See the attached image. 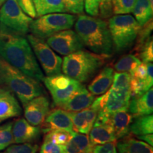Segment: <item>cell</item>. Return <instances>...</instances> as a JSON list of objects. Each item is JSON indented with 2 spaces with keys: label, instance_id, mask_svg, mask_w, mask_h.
<instances>
[{
  "label": "cell",
  "instance_id": "44dd1931",
  "mask_svg": "<svg viewBox=\"0 0 153 153\" xmlns=\"http://www.w3.org/2000/svg\"><path fill=\"white\" fill-rule=\"evenodd\" d=\"M89 132V140L93 145H102L107 143L116 142L114 128L108 124L93 125Z\"/></svg>",
  "mask_w": 153,
  "mask_h": 153
},
{
  "label": "cell",
  "instance_id": "d6a6232c",
  "mask_svg": "<svg viewBox=\"0 0 153 153\" xmlns=\"http://www.w3.org/2000/svg\"><path fill=\"white\" fill-rule=\"evenodd\" d=\"M65 12L73 14H81L83 13L85 4L84 0H62Z\"/></svg>",
  "mask_w": 153,
  "mask_h": 153
},
{
  "label": "cell",
  "instance_id": "4316f807",
  "mask_svg": "<svg viewBox=\"0 0 153 153\" xmlns=\"http://www.w3.org/2000/svg\"><path fill=\"white\" fill-rule=\"evenodd\" d=\"M14 122L10 121L0 126V151H2L14 143L12 133Z\"/></svg>",
  "mask_w": 153,
  "mask_h": 153
},
{
  "label": "cell",
  "instance_id": "5bb4252c",
  "mask_svg": "<svg viewBox=\"0 0 153 153\" xmlns=\"http://www.w3.org/2000/svg\"><path fill=\"white\" fill-rule=\"evenodd\" d=\"M41 132L40 126L31 125L24 118H18L13 123V136L16 144L31 143L39 137Z\"/></svg>",
  "mask_w": 153,
  "mask_h": 153
},
{
  "label": "cell",
  "instance_id": "7a4b0ae2",
  "mask_svg": "<svg viewBox=\"0 0 153 153\" xmlns=\"http://www.w3.org/2000/svg\"><path fill=\"white\" fill-rule=\"evenodd\" d=\"M74 31L84 47L93 53L109 57L114 45L108 23L97 16L80 14L74 23Z\"/></svg>",
  "mask_w": 153,
  "mask_h": 153
},
{
  "label": "cell",
  "instance_id": "ba28073f",
  "mask_svg": "<svg viewBox=\"0 0 153 153\" xmlns=\"http://www.w3.org/2000/svg\"><path fill=\"white\" fill-rule=\"evenodd\" d=\"M34 55L47 76L57 75L62 73V59L54 52L44 39L33 34L27 36Z\"/></svg>",
  "mask_w": 153,
  "mask_h": 153
},
{
  "label": "cell",
  "instance_id": "60d3db41",
  "mask_svg": "<svg viewBox=\"0 0 153 153\" xmlns=\"http://www.w3.org/2000/svg\"><path fill=\"white\" fill-rule=\"evenodd\" d=\"M147 75V63L141 62L137 66V68L134 70V72L131 74V76H133L137 77V79L144 81Z\"/></svg>",
  "mask_w": 153,
  "mask_h": 153
},
{
  "label": "cell",
  "instance_id": "b9f144b4",
  "mask_svg": "<svg viewBox=\"0 0 153 153\" xmlns=\"http://www.w3.org/2000/svg\"><path fill=\"white\" fill-rule=\"evenodd\" d=\"M137 138L140 140L143 141V142L148 143V145H150V146L153 145V135L152 133L150 134H145V135H137Z\"/></svg>",
  "mask_w": 153,
  "mask_h": 153
},
{
  "label": "cell",
  "instance_id": "ee69618b",
  "mask_svg": "<svg viewBox=\"0 0 153 153\" xmlns=\"http://www.w3.org/2000/svg\"><path fill=\"white\" fill-rule=\"evenodd\" d=\"M6 1H7V0H0V8H1V7L3 5V4Z\"/></svg>",
  "mask_w": 153,
  "mask_h": 153
},
{
  "label": "cell",
  "instance_id": "ab89813d",
  "mask_svg": "<svg viewBox=\"0 0 153 153\" xmlns=\"http://www.w3.org/2000/svg\"><path fill=\"white\" fill-rule=\"evenodd\" d=\"M153 85V65L152 62H147V75L143 81V91L145 92L150 88L152 87Z\"/></svg>",
  "mask_w": 153,
  "mask_h": 153
},
{
  "label": "cell",
  "instance_id": "f35d334b",
  "mask_svg": "<svg viewBox=\"0 0 153 153\" xmlns=\"http://www.w3.org/2000/svg\"><path fill=\"white\" fill-rule=\"evenodd\" d=\"M84 4L86 12L89 16H99V0H84Z\"/></svg>",
  "mask_w": 153,
  "mask_h": 153
},
{
  "label": "cell",
  "instance_id": "7c38bea8",
  "mask_svg": "<svg viewBox=\"0 0 153 153\" xmlns=\"http://www.w3.org/2000/svg\"><path fill=\"white\" fill-rule=\"evenodd\" d=\"M24 107L25 119L31 125L39 126L49 114L50 101L47 97L41 95L31 99Z\"/></svg>",
  "mask_w": 153,
  "mask_h": 153
},
{
  "label": "cell",
  "instance_id": "f546056e",
  "mask_svg": "<svg viewBox=\"0 0 153 153\" xmlns=\"http://www.w3.org/2000/svg\"><path fill=\"white\" fill-rule=\"evenodd\" d=\"M130 82L131 74L128 72H116L114 74V79L111 88L114 90L130 89Z\"/></svg>",
  "mask_w": 153,
  "mask_h": 153
},
{
  "label": "cell",
  "instance_id": "8d00e7d4",
  "mask_svg": "<svg viewBox=\"0 0 153 153\" xmlns=\"http://www.w3.org/2000/svg\"><path fill=\"white\" fill-rule=\"evenodd\" d=\"M99 15L103 19L112 16V0H99Z\"/></svg>",
  "mask_w": 153,
  "mask_h": 153
},
{
  "label": "cell",
  "instance_id": "6da1fadb",
  "mask_svg": "<svg viewBox=\"0 0 153 153\" xmlns=\"http://www.w3.org/2000/svg\"><path fill=\"white\" fill-rule=\"evenodd\" d=\"M0 58L26 75L43 81L45 76L29 42L24 36L0 30Z\"/></svg>",
  "mask_w": 153,
  "mask_h": 153
},
{
  "label": "cell",
  "instance_id": "5b68a950",
  "mask_svg": "<svg viewBox=\"0 0 153 153\" xmlns=\"http://www.w3.org/2000/svg\"><path fill=\"white\" fill-rule=\"evenodd\" d=\"M111 36L116 52L121 53L133 46L140 26L130 14L115 15L108 22Z\"/></svg>",
  "mask_w": 153,
  "mask_h": 153
},
{
  "label": "cell",
  "instance_id": "603a6c76",
  "mask_svg": "<svg viewBox=\"0 0 153 153\" xmlns=\"http://www.w3.org/2000/svg\"><path fill=\"white\" fill-rule=\"evenodd\" d=\"M132 12L140 26H143L152 19V0H136Z\"/></svg>",
  "mask_w": 153,
  "mask_h": 153
},
{
  "label": "cell",
  "instance_id": "52a82bcc",
  "mask_svg": "<svg viewBox=\"0 0 153 153\" xmlns=\"http://www.w3.org/2000/svg\"><path fill=\"white\" fill-rule=\"evenodd\" d=\"M32 21L16 0H7L0 8V30L24 36L29 31Z\"/></svg>",
  "mask_w": 153,
  "mask_h": 153
},
{
  "label": "cell",
  "instance_id": "1f68e13d",
  "mask_svg": "<svg viewBox=\"0 0 153 153\" xmlns=\"http://www.w3.org/2000/svg\"><path fill=\"white\" fill-rule=\"evenodd\" d=\"M137 57L143 62H152L153 60L152 38H150L136 52Z\"/></svg>",
  "mask_w": 153,
  "mask_h": 153
},
{
  "label": "cell",
  "instance_id": "e0dca14e",
  "mask_svg": "<svg viewBox=\"0 0 153 153\" xmlns=\"http://www.w3.org/2000/svg\"><path fill=\"white\" fill-rule=\"evenodd\" d=\"M95 100L94 95L83 87L60 107L68 112H77L89 108Z\"/></svg>",
  "mask_w": 153,
  "mask_h": 153
},
{
  "label": "cell",
  "instance_id": "277c9868",
  "mask_svg": "<svg viewBox=\"0 0 153 153\" xmlns=\"http://www.w3.org/2000/svg\"><path fill=\"white\" fill-rule=\"evenodd\" d=\"M105 57L107 56L81 49L64 57L62 71L81 83L87 82L104 65Z\"/></svg>",
  "mask_w": 153,
  "mask_h": 153
},
{
  "label": "cell",
  "instance_id": "f6af8a7d",
  "mask_svg": "<svg viewBox=\"0 0 153 153\" xmlns=\"http://www.w3.org/2000/svg\"><path fill=\"white\" fill-rule=\"evenodd\" d=\"M0 86H1V84H0Z\"/></svg>",
  "mask_w": 153,
  "mask_h": 153
},
{
  "label": "cell",
  "instance_id": "cb8c5ba5",
  "mask_svg": "<svg viewBox=\"0 0 153 153\" xmlns=\"http://www.w3.org/2000/svg\"><path fill=\"white\" fill-rule=\"evenodd\" d=\"M129 133L135 135H142L153 133V116L143 115L134 117L130 126Z\"/></svg>",
  "mask_w": 153,
  "mask_h": 153
},
{
  "label": "cell",
  "instance_id": "7bdbcfd3",
  "mask_svg": "<svg viewBox=\"0 0 153 153\" xmlns=\"http://www.w3.org/2000/svg\"><path fill=\"white\" fill-rule=\"evenodd\" d=\"M11 93H13V92H11V91L9 90L7 87H4V86L0 87V99L3 98V97H6V96L10 94Z\"/></svg>",
  "mask_w": 153,
  "mask_h": 153
},
{
  "label": "cell",
  "instance_id": "2e32d148",
  "mask_svg": "<svg viewBox=\"0 0 153 153\" xmlns=\"http://www.w3.org/2000/svg\"><path fill=\"white\" fill-rule=\"evenodd\" d=\"M97 110L91 107L80 111L70 112L73 125V131L85 135L89 134L97 118Z\"/></svg>",
  "mask_w": 153,
  "mask_h": 153
},
{
  "label": "cell",
  "instance_id": "3957f363",
  "mask_svg": "<svg viewBox=\"0 0 153 153\" xmlns=\"http://www.w3.org/2000/svg\"><path fill=\"white\" fill-rule=\"evenodd\" d=\"M0 84L16 94L23 106L31 99L45 94L41 82L26 75L1 58Z\"/></svg>",
  "mask_w": 153,
  "mask_h": 153
},
{
  "label": "cell",
  "instance_id": "484cf974",
  "mask_svg": "<svg viewBox=\"0 0 153 153\" xmlns=\"http://www.w3.org/2000/svg\"><path fill=\"white\" fill-rule=\"evenodd\" d=\"M141 62V60L135 55H126L116 62L114 69L116 72H128L131 74Z\"/></svg>",
  "mask_w": 153,
  "mask_h": 153
},
{
  "label": "cell",
  "instance_id": "8fae6325",
  "mask_svg": "<svg viewBox=\"0 0 153 153\" xmlns=\"http://www.w3.org/2000/svg\"><path fill=\"white\" fill-rule=\"evenodd\" d=\"M46 43L53 51L62 55H68L83 49L84 45L74 30L67 29L53 34Z\"/></svg>",
  "mask_w": 153,
  "mask_h": 153
},
{
  "label": "cell",
  "instance_id": "ffe728a7",
  "mask_svg": "<svg viewBox=\"0 0 153 153\" xmlns=\"http://www.w3.org/2000/svg\"><path fill=\"white\" fill-rule=\"evenodd\" d=\"M120 139L116 144L118 153H153L152 146L142 140L128 135Z\"/></svg>",
  "mask_w": 153,
  "mask_h": 153
},
{
  "label": "cell",
  "instance_id": "8992f818",
  "mask_svg": "<svg viewBox=\"0 0 153 153\" xmlns=\"http://www.w3.org/2000/svg\"><path fill=\"white\" fill-rule=\"evenodd\" d=\"M76 19L74 15L64 13L45 14L32 21L29 31L36 37L46 39L53 34L71 28Z\"/></svg>",
  "mask_w": 153,
  "mask_h": 153
},
{
  "label": "cell",
  "instance_id": "4fadbf2b",
  "mask_svg": "<svg viewBox=\"0 0 153 153\" xmlns=\"http://www.w3.org/2000/svg\"><path fill=\"white\" fill-rule=\"evenodd\" d=\"M41 128L45 133L54 130H61L72 133L74 131L70 112L62 108L53 110L48 114Z\"/></svg>",
  "mask_w": 153,
  "mask_h": 153
},
{
  "label": "cell",
  "instance_id": "e575fe53",
  "mask_svg": "<svg viewBox=\"0 0 153 153\" xmlns=\"http://www.w3.org/2000/svg\"><path fill=\"white\" fill-rule=\"evenodd\" d=\"M40 153H64L63 145H57L49 140H44L40 148Z\"/></svg>",
  "mask_w": 153,
  "mask_h": 153
},
{
  "label": "cell",
  "instance_id": "836d02e7",
  "mask_svg": "<svg viewBox=\"0 0 153 153\" xmlns=\"http://www.w3.org/2000/svg\"><path fill=\"white\" fill-rule=\"evenodd\" d=\"M20 8L31 19L36 18V12L33 0H16Z\"/></svg>",
  "mask_w": 153,
  "mask_h": 153
},
{
  "label": "cell",
  "instance_id": "d4e9b609",
  "mask_svg": "<svg viewBox=\"0 0 153 153\" xmlns=\"http://www.w3.org/2000/svg\"><path fill=\"white\" fill-rule=\"evenodd\" d=\"M36 17L65 11L62 0H33Z\"/></svg>",
  "mask_w": 153,
  "mask_h": 153
},
{
  "label": "cell",
  "instance_id": "d6986e66",
  "mask_svg": "<svg viewBox=\"0 0 153 153\" xmlns=\"http://www.w3.org/2000/svg\"><path fill=\"white\" fill-rule=\"evenodd\" d=\"M114 70L111 67H106L99 72L92 82L88 86L89 91L93 95H102L106 92L112 85Z\"/></svg>",
  "mask_w": 153,
  "mask_h": 153
},
{
  "label": "cell",
  "instance_id": "74e56055",
  "mask_svg": "<svg viewBox=\"0 0 153 153\" xmlns=\"http://www.w3.org/2000/svg\"><path fill=\"white\" fill-rule=\"evenodd\" d=\"M130 90H131V97L140 95L144 93L143 91V81L137 79V77L131 76V82H130Z\"/></svg>",
  "mask_w": 153,
  "mask_h": 153
},
{
  "label": "cell",
  "instance_id": "7402d4cb",
  "mask_svg": "<svg viewBox=\"0 0 153 153\" xmlns=\"http://www.w3.org/2000/svg\"><path fill=\"white\" fill-rule=\"evenodd\" d=\"M22 107L14 93L0 99V123L22 114Z\"/></svg>",
  "mask_w": 153,
  "mask_h": 153
},
{
  "label": "cell",
  "instance_id": "d590c367",
  "mask_svg": "<svg viewBox=\"0 0 153 153\" xmlns=\"http://www.w3.org/2000/svg\"><path fill=\"white\" fill-rule=\"evenodd\" d=\"M91 153H118L116 142L93 145Z\"/></svg>",
  "mask_w": 153,
  "mask_h": 153
},
{
  "label": "cell",
  "instance_id": "4dcf8cb0",
  "mask_svg": "<svg viewBox=\"0 0 153 153\" xmlns=\"http://www.w3.org/2000/svg\"><path fill=\"white\" fill-rule=\"evenodd\" d=\"M38 146L31 143L11 145L0 153H37Z\"/></svg>",
  "mask_w": 153,
  "mask_h": 153
},
{
  "label": "cell",
  "instance_id": "ac0fdd59",
  "mask_svg": "<svg viewBox=\"0 0 153 153\" xmlns=\"http://www.w3.org/2000/svg\"><path fill=\"white\" fill-rule=\"evenodd\" d=\"M133 118L134 116L130 114L128 110L111 113V122L116 140L120 139L128 135L130 126Z\"/></svg>",
  "mask_w": 153,
  "mask_h": 153
},
{
  "label": "cell",
  "instance_id": "83f0119b",
  "mask_svg": "<svg viewBox=\"0 0 153 153\" xmlns=\"http://www.w3.org/2000/svg\"><path fill=\"white\" fill-rule=\"evenodd\" d=\"M72 133L66 131H61V130L51 131L46 133V135L44 137V140H49L55 144L65 145L71 140L72 137Z\"/></svg>",
  "mask_w": 153,
  "mask_h": 153
},
{
  "label": "cell",
  "instance_id": "9a60e30c",
  "mask_svg": "<svg viewBox=\"0 0 153 153\" xmlns=\"http://www.w3.org/2000/svg\"><path fill=\"white\" fill-rule=\"evenodd\" d=\"M128 111L134 117L152 114L153 111L152 87L142 94L131 97L128 107Z\"/></svg>",
  "mask_w": 153,
  "mask_h": 153
},
{
  "label": "cell",
  "instance_id": "9c48e42d",
  "mask_svg": "<svg viewBox=\"0 0 153 153\" xmlns=\"http://www.w3.org/2000/svg\"><path fill=\"white\" fill-rule=\"evenodd\" d=\"M45 86L51 93L55 105L61 107L69 99L84 87L81 82L62 74L44 77Z\"/></svg>",
  "mask_w": 153,
  "mask_h": 153
},
{
  "label": "cell",
  "instance_id": "30bf717a",
  "mask_svg": "<svg viewBox=\"0 0 153 153\" xmlns=\"http://www.w3.org/2000/svg\"><path fill=\"white\" fill-rule=\"evenodd\" d=\"M131 97L130 89L114 90L109 88L102 96L96 99L90 107L97 110V111H103L110 114L118 111L128 110Z\"/></svg>",
  "mask_w": 153,
  "mask_h": 153
},
{
  "label": "cell",
  "instance_id": "f1b7e54d",
  "mask_svg": "<svg viewBox=\"0 0 153 153\" xmlns=\"http://www.w3.org/2000/svg\"><path fill=\"white\" fill-rule=\"evenodd\" d=\"M136 0H112V13L115 15L129 14Z\"/></svg>",
  "mask_w": 153,
  "mask_h": 153
}]
</instances>
